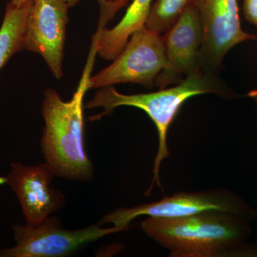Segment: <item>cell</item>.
<instances>
[{"instance_id":"1","label":"cell","mask_w":257,"mask_h":257,"mask_svg":"<svg viewBox=\"0 0 257 257\" xmlns=\"http://www.w3.org/2000/svg\"><path fill=\"white\" fill-rule=\"evenodd\" d=\"M249 221L213 211L174 219L148 217L140 227L171 256H257V245L246 243L251 235Z\"/></svg>"},{"instance_id":"2","label":"cell","mask_w":257,"mask_h":257,"mask_svg":"<svg viewBox=\"0 0 257 257\" xmlns=\"http://www.w3.org/2000/svg\"><path fill=\"white\" fill-rule=\"evenodd\" d=\"M97 55L96 40L92 38L82 77L70 100L64 101L51 88L43 93L42 153L57 176L70 180L87 182L93 177L94 169L84 146L83 109Z\"/></svg>"},{"instance_id":"3","label":"cell","mask_w":257,"mask_h":257,"mask_svg":"<svg viewBox=\"0 0 257 257\" xmlns=\"http://www.w3.org/2000/svg\"><path fill=\"white\" fill-rule=\"evenodd\" d=\"M216 94L224 96H234L223 85L214 72L203 69L189 74L175 87L160 89L157 92L146 94H123L113 87L101 88L92 100L84 107L87 109L102 108L103 112L90 118L92 120L109 116L119 106H133L141 109L150 118L158 133L159 145L153 168V179L149 195L154 184L162 187L160 168L162 161L170 156L167 145V134L181 107L190 98L202 94Z\"/></svg>"},{"instance_id":"4","label":"cell","mask_w":257,"mask_h":257,"mask_svg":"<svg viewBox=\"0 0 257 257\" xmlns=\"http://www.w3.org/2000/svg\"><path fill=\"white\" fill-rule=\"evenodd\" d=\"M213 211L234 213L244 216L250 221L257 216L256 211L243 202L241 198L229 191L218 189L178 193L158 202L132 208H121L104 216L99 224L102 226L111 224L116 227L128 229L130 222L140 216L174 219Z\"/></svg>"},{"instance_id":"5","label":"cell","mask_w":257,"mask_h":257,"mask_svg":"<svg viewBox=\"0 0 257 257\" xmlns=\"http://www.w3.org/2000/svg\"><path fill=\"white\" fill-rule=\"evenodd\" d=\"M13 229L16 245L0 249V257L67 256L104 236L127 230L114 226L103 228L99 224L82 229L67 230L53 216H49L36 226L14 225Z\"/></svg>"},{"instance_id":"6","label":"cell","mask_w":257,"mask_h":257,"mask_svg":"<svg viewBox=\"0 0 257 257\" xmlns=\"http://www.w3.org/2000/svg\"><path fill=\"white\" fill-rule=\"evenodd\" d=\"M113 61L110 65L92 75L89 89L124 83L152 88L166 63L162 35L149 31L145 27L139 29Z\"/></svg>"},{"instance_id":"7","label":"cell","mask_w":257,"mask_h":257,"mask_svg":"<svg viewBox=\"0 0 257 257\" xmlns=\"http://www.w3.org/2000/svg\"><path fill=\"white\" fill-rule=\"evenodd\" d=\"M203 30L201 68L214 72L236 45L257 37L241 28L238 0H193Z\"/></svg>"},{"instance_id":"8","label":"cell","mask_w":257,"mask_h":257,"mask_svg":"<svg viewBox=\"0 0 257 257\" xmlns=\"http://www.w3.org/2000/svg\"><path fill=\"white\" fill-rule=\"evenodd\" d=\"M69 8L63 0H32L25 22L24 50L41 56L58 80L64 76Z\"/></svg>"},{"instance_id":"9","label":"cell","mask_w":257,"mask_h":257,"mask_svg":"<svg viewBox=\"0 0 257 257\" xmlns=\"http://www.w3.org/2000/svg\"><path fill=\"white\" fill-rule=\"evenodd\" d=\"M162 37L166 63L155 81V86L159 89L178 84L189 74L202 69L200 52L203 30L194 2Z\"/></svg>"},{"instance_id":"10","label":"cell","mask_w":257,"mask_h":257,"mask_svg":"<svg viewBox=\"0 0 257 257\" xmlns=\"http://www.w3.org/2000/svg\"><path fill=\"white\" fill-rule=\"evenodd\" d=\"M55 176V171L47 162L35 166L11 164L4 182L16 194L26 224L36 226L63 207V194L50 187Z\"/></svg>"},{"instance_id":"11","label":"cell","mask_w":257,"mask_h":257,"mask_svg":"<svg viewBox=\"0 0 257 257\" xmlns=\"http://www.w3.org/2000/svg\"><path fill=\"white\" fill-rule=\"evenodd\" d=\"M153 0H132L124 16L112 28L96 30L94 37L97 54L106 60H114L127 43L130 36L143 28Z\"/></svg>"},{"instance_id":"12","label":"cell","mask_w":257,"mask_h":257,"mask_svg":"<svg viewBox=\"0 0 257 257\" xmlns=\"http://www.w3.org/2000/svg\"><path fill=\"white\" fill-rule=\"evenodd\" d=\"M32 0L15 5L10 1L7 4L0 27V71L10 59L24 50L25 22Z\"/></svg>"},{"instance_id":"13","label":"cell","mask_w":257,"mask_h":257,"mask_svg":"<svg viewBox=\"0 0 257 257\" xmlns=\"http://www.w3.org/2000/svg\"><path fill=\"white\" fill-rule=\"evenodd\" d=\"M192 2L193 0H155L152 3L144 27L157 35H163Z\"/></svg>"},{"instance_id":"14","label":"cell","mask_w":257,"mask_h":257,"mask_svg":"<svg viewBox=\"0 0 257 257\" xmlns=\"http://www.w3.org/2000/svg\"><path fill=\"white\" fill-rule=\"evenodd\" d=\"M100 7L97 30L106 28L108 23L114 20L118 12L127 6L132 0H97Z\"/></svg>"},{"instance_id":"15","label":"cell","mask_w":257,"mask_h":257,"mask_svg":"<svg viewBox=\"0 0 257 257\" xmlns=\"http://www.w3.org/2000/svg\"><path fill=\"white\" fill-rule=\"evenodd\" d=\"M243 11L248 23L257 28V0H243Z\"/></svg>"},{"instance_id":"16","label":"cell","mask_w":257,"mask_h":257,"mask_svg":"<svg viewBox=\"0 0 257 257\" xmlns=\"http://www.w3.org/2000/svg\"><path fill=\"white\" fill-rule=\"evenodd\" d=\"M247 96L248 97L251 98L257 104V89L250 91V92L248 93Z\"/></svg>"},{"instance_id":"17","label":"cell","mask_w":257,"mask_h":257,"mask_svg":"<svg viewBox=\"0 0 257 257\" xmlns=\"http://www.w3.org/2000/svg\"><path fill=\"white\" fill-rule=\"evenodd\" d=\"M63 1L67 3L69 5V8H70V7H73L74 5H77V3L81 1V0H63Z\"/></svg>"},{"instance_id":"18","label":"cell","mask_w":257,"mask_h":257,"mask_svg":"<svg viewBox=\"0 0 257 257\" xmlns=\"http://www.w3.org/2000/svg\"><path fill=\"white\" fill-rule=\"evenodd\" d=\"M12 3H14L15 5L23 4L25 2L28 1V0H10Z\"/></svg>"}]
</instances>
